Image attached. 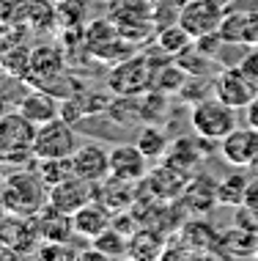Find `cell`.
Here are the masks:
<instances>
[{
  "label": "cell",
  "mask_w": 258,
  "mask_h": 261,
  "mask_svg": "<svg viewBox=\"0 0 258 261\" xmlns=\"http://www.w3.org/2000/svg\"><path fill=\"white\" fill-rule=\"evenodd\" d=\"M247 176L245 173H231L222 181H217V198L222 206H239L245 203V193H247Z\"/></svg>",
  "instance_id": "obj_31"
},
{
  "label": "cell",
  "mask_w": 258,
  "mask_h": 261,
  "mask_svg": "<svg viewBox=\"0 0 258 261\" xmlns=\"http://www.w3.org/2000/svg\"><path fill=\"white\" fill-rule=\"evenodd\" d=\"M39 126L27 121L22 113H6L0 118V162L9 165H25L27 160H36L33 140Z\"/></svg>",
  "instance_id": "obj_2"
},
{
  "label": "cell",
  "mask_w": 258,
  "mask_h": 261,
  "mask_svg": "<svg viewBox=\"0 0 258 261\" xmlns=\"http://www.w3.org/2000/svg\"><path fill=\"white\" fill-rule=\"evenodd\" d=\"M151 160L137 149V143H121L110 149V173L127 181H143L149 176Z\"/></svg>",
  "instance_id": "obj_12"
},
{
  "label": "cell",
  "mask_w": 258,
  "mask_h": 261,
  "mask_svg": "<svg viewBox=\"0 0 258 261\" xmlns=\"http://www.w3.org/2000/svg\"><path fill=\"white\" fill-rule=\"evenodd\" d=\"M36 173L41 176L47 187H55L61 181H66L69 176H74V162L72 157H47V160H36Z\"/></svg>",
  "instance_id": "obj_29"
},
{
  "label": "cell",
  "mask_w": 258,
  "mask_h": 261,
  "mask_svg": "<svg viewBox=\"0 0 258 261\" xmlns=\"http://www.w3.org/2000/svg\"><path fill=\"white\" fill-rule=\"evenodd\" d=\"M222 160L231 162L234 168H250V162L258 154V129L255 126H236L234 132H228L220 140Z\"/></svg>",
  "instance_id": "obj_11"
},
{
  "label": "cell",
  "mask_w": 258,
  "mask_h": 261,
  "mask_svg": "<svg viewBox=\"0 0 258 261\" xmlns=\"http://www.w3.org/2000/svg\"><path fill=\"white\" fill-rule=\"evenodd\" d=\"M36 231L41 237V242H69L74 237V225H72V215L55 209L50 201L33 215Z\"/></svg>",
  "instance_id": "obj_15"
},
{
  "label": "cell",
  "mask_w": 258,
  "mask_h": 261,
  "mask_svg": "<svg viewBox=\"0 0 258 261\" xmlns=\"http://www.w3.org/2000/svg\"><path fill=\"white\" fill-rule=\"evenodd\" d=\"M179 203L187 209V215L206 217L209 212L220 203V198H217V181H214L212 176L200 173V171L192 173L190 181L184 185V190H181Z\"/></svg>",
  "instance_id": "obj_8"
},
{
  "label": "cell",
  "mask_w": 258,
  "mask_h": 261,
  "mask_svg": "<svg viewBox=\"0 0 258 261\" xmlns=\"http://www.w3.org/2000/svg\"><path fill=\"white\" fill-rule=\"evenodd\" d=\"M47 195H50V187L41 181L36 171L27 173L25 168H17L14 173L6 176L3 212L14 217H33L47 203Z\"/></svg>",
  "instance_id": "obj_1"
},
{
  "label": "cell",
  "mask_w": 258,
  "mask_h": 261,
  "mask_svg": "<svg viewBox=\"0 0 258 261\" xmlns=\"http://www.w3.org/2000/svg\"><path fill=\"white\" fill-rule=\"evenodd\" d=\"M91 248L96 253H102V258H121L129 253V237L110 225L107 231H102L99 237L91 239Z\"/></svg>",
  "instance_id": "obj_26"
},
{
  "label": "cell",
  "mask_w": 258,
  "mask_h": 261,
  "mask_svg": "<svg viewBox=\"0 0 258 261\" xmlns=\"http://www.w3.org/2000/svg\"><path fill=\"white\" fill-rule=\"evenodd\" d=\"M9 17H11V3L9 0H0V25L9 22Z\"/></svg>",
  "instance_id": "obj_41"
},
{
  "label": "cell",
  "mask_w": 258,
  "mask_h": 261,
  "mask_svg": "<svg viewBox=\"0 0 258 261\" xmlns=\"http://www.w3.org/2000/svg\"><path fill=\"white\" fill-rule=\"evenodd\" d=\"M157 63H151V55H129L127 61L116 63V69L107 77V86L116 96H137L151 88Z\"/></svg>",
  "instance_id": "obj_4"
},
{
  "label": "cell",
  "mask_w": 258,
  "mask_h": 261,
  "mask_svg": "<svg viewBox=\"0 0 258 261\" xmlns=\"http://www.w3.org/2000/svg\"><path fill=\"white\" fill-rule=\"evenodd\" d=\"M190 124L198 138L220 143L228 132L236 129V110L228 108L225 102H220L217 96H209V99H200L192 105Z\"/></svg>",
  "instance_id": "obj_3"
},
{
  "label": "cell",
  "mask_w": 258,
  "mask_h": 261,
  "mask_svg": "<svg viewBox=\"0 0 258 261\" xmlns=\"http://www.w3.org/2000/svg\"><path fill=\"white\" fill-rule=\"evenodd\" d=\"M17 110L22 113L27 121H33L36 126H41V124H47V121H52V118L61 116V99L55 94H50V91L36 88L33 94H27L25 99L19 102Z\"/></svg>",
  "instance_id": "obj_21"
},
{
  "label": "cell",
  "mask_w": 258,
  "mask_h": 261,
  "mask_svg": "<svg viewBox=\"0 0 258 261\" xmlns=\"http://www.w3.org/2000/svg\"><path fill=\"white\" fill-rule=\"evenodd\" d=\"M64 66H66V58L58 47L39 44L31 53V74H27V83L41 88L47 80H52V77H58L64 72Z\"/></svg>",
  "instance_id": "obj_18"
},
{
  "label": "cell",
  "mask_w": 258,
  "mask_h": 261,
  "mask_svg": "<svg viewBox=\"0 0 258 261\" xmlns=\"http://www.w3.org/2000/svg\"><path fill=\"white\" fill-rule=\"evenodd\" d=\"M96 201H102L110 212H124L132 209L137 201V181H127V179H118V176L110 173L107 179H102L96 185Z\"/></svg>",
  "instance_id": "obj_16"
},
{
  "label": "cell",
  "mask_w": 258,
  "mask_h": 261,
  "mask_svg": "<svg viewBox=\"0 0 258 261\" xmlns=\"http://www.w3.org/2000/svg\"><path fill=\"white\" fill-rule=\"evenodd\" d=\"M179 96H181V99H184V102L192 108L195 102L214 96V80H206L204 74H187V83L181 86Z\"/></svg>",
  "instance_id": "obj_32"
},
{
  "label": "cell",
  "mask_w": 258,
  "mask_h": 261,
  "mask_svg": "<svg viewBox=\"0 0 258 261\" xmlns=\"http://www.w3.org/2000/svg\"><path fill=\"white\" fill-rule=\"evenodd\" d=\"M245 203L250 206H258V176L247 181V193H245Z\"/></svg>",
  "instance_id": "obj_39"
},
{
  "label": "cell",
  "mask_w": 258,
  "mask_h": 261,
  "mask_svg": "<svg viewBox=\"0 0 258 261\" xmlns=\"http://www.w3.org/2000/svg\"><path fill=\"white\" fill-rule=\"evenodd\" d=\"M245 118H247L250 126H255V129H258V96L245 108Z\"/></svg>",
  "instance_id": "obj_40"
},
{
  "label": "cell",
  "mask_w": 258,
  "mask_h": 261,
  "mask_svg": "<svg viewBox=\"0 0 258 261\" xmlns=\"http://www.w3.org/2000/svg\"><path fill=\"white\" fill-rule=\"evenodd\" d=\"M82 19H85L82 0H58V22L64 28H80Z\"/></svg>",
  "instance_id": "obj_35"
},
{
  "label": "cell",
  "mask_w": 258,
  "mask_h": 261,
  "mask_svg": "<svg viewBox=\"0 0 258 261\" xmlns=\"http://www.w3.org/2000/svg\"><path fill=\"white\" fill-rule=\"evenodd\" d=\"M173 61H176V63H179L181 69H184L187 74H206V72H209V66L214 63V58H212V55L200 53L195 44H192V47H187L184 53H179Z\"/></svg>",
  "instance_id": "obj_34"
},
{
  "label": "cell",
  "mask_w": 258,
  "mask_h": 261,
  "mask_svg": "<svg viewBox=\"0 0 258 261\" xmlns=\"http://www.w3.org/2000/svg\"><path fill=\"white\" fill-rule=\"evenodd\" d=\"M187 181H190L187 173H181L176 168H170L168 162H162L159 168L149 171V176L143 179V190L149 195H154L157 201H176Z\"/></svg>",
  "instance_id": "obj_14"
},
{
  "label": "cell",
  "mask_w": 258,
  "mask_h": 261,
  "mask_svg": "<svg viewBox=\"0 0 258 261\" xmlns=\"http://www.w3.org/2000/svg\"><path fill=\"white\" fill-rule=\"evenodd\" d=\"M0 248H3V234H0Z\"/></svg>",
  "instance_id": "obj_45"
},
{
  "label": "cell",
  "mask_w": 258,
  "mask_h": 261,
  "mask_svg": "<svg viewBox=\"0 0 258 261\" xmlns=\"http://www.w3.org/2000/svg\"><path fill=\"white\" fill-rule=\"evenodd\" d=\"M176 234L195 250V256H204V253H206V256H214V248H217L220 231H214V225L206 223L204 217H192V220H184V225H181Z\"/></svg>",
  "instance_id": "obj_22"
},
{
  "label": "cell",
  "mask_w": 258,
  "mask_h": 261,
  "mask_svg": "<svg viewBox=\"0 0 258 261\" xmlns=\"http://www.w3.org/2000/svg\"><path fill=\"white\" fill-rule=\"evenodd\" d=\"M25 19H31L36 31H44L58 19V6H50V0H25Z\"/></svg>",
  "instance_id": "obj_33"
},
{
  "label": "cell",
  "mask_w": 258,
  "mask_h": 261,
  "mask_svg": "<svg viewBox=\"0 0 258 261\" xmlns=\"http://www.w3.org/2000/svg\"><path fill=\"white\" fill-rule=\"evenodd\" d=\"M55 3H58V0H55Z\"/></svg>",
  "instance_id": "obj_46"
},
{
  "label": "cell",
  "mask_w": 258,
  "mask_h": 261,
  "mask_svg": "<svg viewBox=\"0 0 258 261\" xmlns=\"http://www.w3.org/2000/svg\"><path fill=\"white\" fill-rule=\"evenodd\" d=\"M3 215H6V212H3V209H0V220H3Z\"/></svg>",
  "instance_id": "obj_44"
},
{
  "label": "cell",
  "mask_w": 258,
  "mask_h": 261,
  "mask_svg": "<svg viewBox=\"0 0 258 261\" xmlns=\"http://www.w3.org/2000/svg\"><path fill=\"white\" fill-rule=\"evenodd\" d=\"M3 193H6V179L0 176V209H3Z\"/></svg>",
  "instance_id": "obj_43"
},
{
  "label": "cell",
  "mask_w": 258,
  "mask_h": 261,
  "mask_svg": "<svg viewBox=\"0 0 258 261\" xmlns=\"http://www.w3.org/2000/svg\"><path fill=\"white\" fill-rule=\"evenodd\" d=\"M184 83H187V72L179 66L176 61L157 63L154 77H151V88H154V91H162V94L170 96V94H179Z\"/></svg>",
  "instance_id": "obj_25"
},
{
  "label": "cell",
  "mask_w": 258,
  "mask_h": 261,
  "mask_svg": "<svg viewBox=\"0 0 258 261\" xmlns=\"http://www.w3.org/2000/svg\"><path fill=\"white\" fill-rule=\"evenodd\" d=\"M72 225H74V237H82L91 242L94 237H99L102 231H107L113 225V212L104 206L102 201L94 198L72 215Z\"/></svg>",
  "instance_id": "obj_17"
},
{
  "label": "cell",
  "mask_w": 258,
  "mask_h": 261,
  "mask_svg": "<svg viewBox=\"0 0 258 261\" xmlns=\"http://www.w3.org/2000/svg\"><path fill=\"white\" fill-rule=\"evenodd\" d=\"M94 198H96V185L80 179V176H69L66 181L50 187V195H47V201H50L55 209L66 212V215H74V212L82 209Z\"/></svg>",
  "instance_id": "obj_10"
},
{
  "label": "cell",
  "mask_w": 258,
  "mask_h": 261,
  "mask_svg": "<svg viewBox=\"0 0 258 261\" xmlns=\"http://www.w3.org/2000/svg\"><path fill=\"white\" fill-rule=\"evenodd\" d=\"M168 245V234L154 225H140L135 234H129V258H162Z\"/></svg>",
  "instance_id": "obj_23"
},
{
  "label": "cell",
  "mask_w": 258,
  "mask_h": 261,
  "mask_svg": "<svg viewBox=\"0 0 258 261\" xmlns=\"http://www.w3.org/2000/svg\"><path fill=\"white\" fill-rule=\"evenodd\" d=\"M222 17H225V11H222V6L217 0H187L179 11V22L184 25L195 39L220 31Z\"/></svg>",
  "instance_id": "obj_7"
},
{
  "label": "cell",
  "mask_w": 258,
  "mask_h": 261,
  "mask_svg": "<svg viewBox=\"0 0 258 261\" xmlns=\"http://www.w3.org/2000/svg\"><path fill=\"white\" fill-rule=\"evenodd\" d=\"M214 256H225V258H258V234L231 225L228 231H220L217 237V248Z\"/></svg>",
  "instance_id": "obj_19"
},
{
  "label": "cell",
  "mask_w": 258,
  "mask_h": 261,
  "mask_svg": "<svg viewBox=\"0 0 258 261\" xmlns=\"http://www.w3.org/2000/svg\"><path fill=\"white\" fill-rule=\"evenodd\" d=\"M137 149H140L146 157H149L151 162H157V160H162L165 154H168V146H170V140H168V135H165L159 126H154V124H146L140 132H137Z\"/></svg>",
  "instance_id": "obj_28"
},
{
  "label": "cell",
  "mask_w": 258,
  "mask_h": 261,
  "mask_svg": "<svg viewBox=\"0 0 258 261\" xmlns=\"http://www.w3.org/2000/svg\"><path fill=\"white\" fill-rule=\"evenodd\" d=\"M192 44H195V36L181 22L165 25L162 31H157V47L165 55H170V58H176L179 53H184L187 47H192Z\"/></svg>",
  "instance_id": "obj_24"
},
{
  "label": "cell",
  "mask_w": 258,
  "mask_h": 261,
  "mask_svg": "<svg viewBox=\"0 0 258 261\" xmlns=\"http://www.w3.org/2000/svg\"><path fill=\"white\" fill-rule=\"evenodd\" d=\"M0 234H3V245L11 248L17 256H36L41 237L36 231L33 217H14V215H3L0 220Z\"/></svg>",
  "instance_id": "obj_9"
},
{
  "label": "cell",
  "mask_w": 258,
  "mask_h": 261,
  "mask_svg": "<svg viewBox=\"0 0 258 261\" xmlns=\"http://www.w3.org/2000/svg\"><path fill=\"white\" fill-rule=\"evenodd\" d=\"M234 225L250 231V234H258V206H250V203L234 206Z\"/></svg>",
  "instance_id": "obj_36"
},
{
  "label": "cell",
  "mask_w": 258,
  "mask_h": 261,
  "mask_svg": "<svg viewBox=\"0 0 258 261\" xmlns=\"http://www.w3.org/2000/svg\"><path fill=\"white\" fill-rule=\"evenodd\" d=\"M36 256H41V258H80V250H74L69 242H41Z\"/></svg>",
  "instance_id": "obj_37"
},
{
  "label": "cell",
  "mask_w": 258,
  "mask_h": 261,
  "mask_svg": "<svg viewBox=\"0 0 258 261\" xmlns=\"http://www.w3.org/2000/svg\"><path fill=\"white\" fill-rule=\"evenodd\" d=\"M6 113H11V110H9V99H6V94L0 91V118H3Z\"/></svg>",
  "instance_id": "obj_42"
},
{
  "label": "cell",
  "mask_w": 258,
  "mask_h": 261,
  "mask_svg": "<svg viewBox=\"0 0 258 261\" xmlns=\"http://www.w3.org/2000/svg\"><path fill=\"white\" fill-rule=\"evenodd\" d=\"M200 140H204V138H200ZM200 140H195V138H176L168 146V154L162 157V162H168L170 168H176V171L187 173V176L198 173L200 162H204V146H200Z\"/></svg>",
  "instance_id": "obj_20"
},
{
  "label": "cell",
  "mask_w": 258,
  "mask_h": 261,
  "mask_svg": "<svg viewBox=\"0 0 258 261\" xmlns=\"http://www.w3.org/2000/svg\"><path fill=\"white\" fill-rule=\"evenodd\" d=\"M250 14L253 11H231L220 22V36L228 44H245L247 47V28H250Z\"/></svg>",
  "instance_id": "obj_30"
},
{
  "label": "cell",
  "mask_w": 258,
  "mask_h": 261,
  "mask_svg": "<svg viewBox=\"0 0 258 261\" xmlns=\"http://www.w3.org/2000/svg\"><path fill=\"white\" fill-rule=\"evenodd\" d=\"M245 74H250L253 80L258 83V47H250V53L242 58V63H236Z\"/></svg>",
  "instance_id": "obj_38"
},
{
  "label": "cell",
  "mask_w": 258,
  "mask_h": 261,
  "mask_svg": "<svg viewBox=\"0 0 258 261\" xmlns=\"http://www.w3.org/2000/svg\"><path fill=\"white\" fill-rule=\"evenodd\" d=\"M31 53L25 44H11L9 50L0 55V72H6L14 80H27L31 74Z\"/></svg>",
  "instance_id": "obj_27"
},
{
  "label": "cell",
  "mask_w": 258,
  "mask_h": 261,
  "mask_svg": "<svg viewBox=\"0 0 258 261\" xmlns=\"http://www.w3.org/2000/svg\"><path fill=\"white\" fill-rule=\"evenodd\" d=\"M72 162H74V176L94 181V185H99L102 179L110 176V151L99 143L77 146V151L72 154Z\"/></svg>",
  "instance_id": "obj_13"
},
{
  "label": "cell",
  "mask_w": 258,
  "mask_h": 261,
  "mask_svg": "<svg viewBox=\"0 0 258 261\" xmlns=\"http://www.w3.org/2000/svg\"><path fill=\"white\" fill-rule=\"evenodd\" d=\"M214 96L234 110H245L258 96V83L239 66H228L214 77Z\"/></svg>",
  "instance_id": "obj_6"
},
{
  "label": "cell",
  "mask_w": 258,
  "mask_h": 261,
  "mask_svg": "<svg viewBox=\"0 0 258 261\" xmlns=\"http://www.w3.org/2000/svg\"><path fill=\"white\" fill-rule=\"evenodd\" d=\"M74 124L66 118H52V121L41 124L36 129V140H33V154L36 160L47 157H72L77 151V138H74Z\"/></svg>",
  "instance_id": "obj_5"
}]
</instances>
